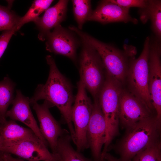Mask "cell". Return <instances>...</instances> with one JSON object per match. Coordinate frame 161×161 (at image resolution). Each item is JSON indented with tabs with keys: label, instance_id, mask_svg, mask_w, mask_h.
Masks as SVG:
<instances>
[{
	"label": "cell",
	"instance_id": "obj_1",
	"mask_svg": "<svg viewBox=\"0 0 161 161\" xmlns=\"http://www.w3.org/2000/svg\"><path fill=\"white\" fill-rule=\"evenodd\" d=\"M46 59L49 67L48 79L44 84L38 85L33 95L30 99V104L39 100H44L56 106L67 125L72 140L74 142L75 132L71 119V111L75 98L71 85L58 70L53 57L48 55Z\"/></svg>",
	"mask_w": 161,
	"mask_h": 161
},
{
	"label": "cell",
	"instance_id": "obj_2",
	"mask_svg": "<svg viewBox=\"0 0 161 161\" xmlns=\"http://www.w3.org/2000/svg\"><path fill=\"white\" fill-rule=\"evenodd\" d=\"M69 28L94 48L101 59L106 72L124 86L131 61L137 54L136 47L125 44L123 49L120 50L98 40L75 26H70Z\"/></svg>",
	"mask_w": 161,
	"mask_h": 161
},
{
	"label": "cell",
	"instance_id": "obj_3",
	"mask_svg": "<svg viewBox=\"0 0 161 161\" xmlns=\"http://www.w3.org/2000/svg\"><path fill=\"white\" fill-rule=\"evenodd\" d=\"M161 123L156 116L140 121L126 129L120 142V161H131L138 154L160 142Z\"/></svg>",
	"mask_w": 161,
	"mask_h": 161
},
{
	"label": "cell",
	"instance_id": "obj_4",
	"mask_svg": "<svg viewBox=\"0 0 161 161\" xmlns=\"http://www.w3.org/2000/svg\"><path fill=\"white\" fill-rule=\"evenodd\" d=\"M123 85L105 72V79L98 100L106 121V140L102 153L108 152L112 140L119 133L120 98Z\"/></svg>",
	"mask_w": 161,
	"mask_h": 161
},
{
	"label": "cell",
	"instance_id": "obj_5",
	"mask_svg": "<svg viewBox=\"0 0 161 161\" xmlns=\"http://www.w3.org/2000/svg\"><path fill=\"white\" fill-rule=\"evenodd\" d=\"M150 43V37L148 36L145 40L143 50L139 57L137 58L135 57L131 60L124 86L126 85L127 87L125 88L156 114L148 86Z\"/></svg>",
	"mask_w": 161,
	"mask_h": 161
},
{
	"label": "cell",
	"instance_id": "obj_6",
	"mask_svg": "<svg viewBox=\"0 0 161 161\" xmlns=\"http://www.w3.org/2000/svg\"><path fill=\"white\" fill-rule=\"evenodd\" d=\"M79 58L80 80L94 99H98L105 79V70L98 53L90 44L81 40Z\"/></svg>",
	"mask_w": 161,
	"mask_h": 161
},
{
	"label": "cell",
	"instance_id": "obj_7",
	"mask_svg": "<svg viewBox=\"0 0 161 161\" xmlns=\"http://www.w3.org/2000/svg\"><path fill=\"white\" fill-rule=\"evenodd\" d=\"M78 91L71 111V117L75 132L77 150L83 151L89 148L86 132L91 116L93 103L89 97L84 85L80 80L77 83Z\"/></svg>",
	"mask_w": 161,
	"mask_h": 161
},
{
	"label": "cell",
	"instance_id": "obj_8",
	"mask_svg": "<svg viewBox=\"0 0 161 161\" xmlns=\"http://www.w3.org/2000/svg\"><path fill=\"white\" fill-rule=\"evenodd\" d=\"M150 37L148 58V86L156 117L161 120V45L155 36Z\"/></svg>",
	"mask_w": 161,
	"mask_h": 161
},
{
	"label": "cell",
	"instance_id": "obj_9",
	"mask_svg": "<svg viewBox=\"0 0 161 161\" xmlns=\"http://www.w3.org/2000/svg\"><path fill=\"white\" fill-rule=\"evenodd\" d=\"M119 116L121 126L127 129L140 121L156 115L124 86L120 98Z\"/></svg>",
	"mask_w": 161,
	"mask_h": 161
},
{
	"label": "cell",
	"instance_id": "obj_10",
	"mask_svg": "<svg viewBox=\"0 0 161 161\" xmlns=\"http://www.w3.org/2000/svg\"><path fill=\"white\" fill-rule=\"evenodd\" d=\"M32 105L38 118L41 132L49 146L52 153L55 154L58 139L69 134V132L61 127L51 114L49 109L54 106L52 103L44 100L41 104L36 102Z\"/></svg>",
	"mask_w": 161,
	"mask_h": 161
},
{
	"label": "cell",
	"instance_id": "obj_11",
	"mask_svg": "<svg viewBox=\"0 0 161 161\" xmlns=\"http://www.w3.org/2000/svg\"><path fill=\"white\" fill-rule=\"evenodd\" d=\"M107 128L98 99H94L91 116L87 128V143L95 161H100L102 149L105 142Z\"/></svg>",
	"mask_w": 161,
	"mask_h": 161
},
{
	"label": "cell",
	"instance_id": "obj_12",
	"mask_svg": "<svg viewBox=\"0 0 161 161\" xmlns=\"http://www.w3.org/2000/svg\"><path fill=\"white\" fill-rule=\"evenodd\" d=\"M36 136L24 140L11 146L0 147V152L16 155L28 161H57Z\"/></svg>",
	"mask_w": 161,
	"mask_h": 161
},
{
	"label": "cell",
	"instance_id": "obj_13",
	"mask_svg": "<svg viewBox=\"0 0 161 161\" xmlns=\"http://www.w3.org/2000/svg\"><path fill=\"white\" fill-rule=\"evenodd\" d=\"M45 40L47 50L64 56L76 63L77 50L79 43L71 31L60 25L47 34Z\"/></svg>",
	"mask_w": 161,
	"mask_h": 161
},
{
	"label": "cell",
	"instance_id": "obj_14",
	"mask_svg": "<svg viewBox=\"0 0 161 161\" xmlns=\"http://www.w3.org/2000/svg\"><path fill=\"white\" fill-rule=\"evenodd\" d=\"M12 104L11 109L7 111L6 117L20 121L26 125L47 147L48 144L41 133L32 112L29 97L25 96L20 90L17 89Z\"/></svg>",
	"mask_w": 161,
	"mask_h": 161
},
{
	"label": "cell",
	"instance_id": "obj_15",
	"mask_svg": "<svg viewBox=\"0 0 161 161\" xmlns=\"http://www.w3.org/2000/svg\"><path fill=\"white\" fill-rule=\"evenodd\" d=\"M129 10L110 0H102L95 10H92L87 21H97L103 24L118 22H130L137 24L138 23L137 19L130 16Z\"/></svg>",
	"mask_w": 161,
	"mask_h": 161
},
{
	"label": "cell",
	"instance_id": "obj_16",
	"mask_svg": "<svg viewBox=\"0 0 161 161\" xmlns=\"http://www.w3.org/2000/svg\"><path fill=\"white\" fill-rule=\"evenodd\" d=\"M68 0H60L54 6L48 8L43 15L38 17L33 22L39 30L38 39L45 40L51 30L61 25L65 20L67 11Z\"/></svg>",
	"mask_w": 161,
	"mask_h": 161
},
{
	"label": "cell",
	"instance_id": "obj_17",
	"mask_svg": "<svg viewBox=\"0 0 161 161\" xmlns=\"http://www.w3.org/2000/svg\"><path fill=\"white\" fill-rule=\"evenodd\" d=\"M35 136L30 129L19 125L15 121L7 120L0 126V147L11 146Z\"/></svg>",
	"mask_w": 161,
	"mask_h": 161
},
{
	"label": "cell",
	"instance_id": "obj_18",
	"mask_svg": "<svg viewBox=\"0 0 161 161\" xmlns=\"http://www.w3.org/2000/svg\"><path fill=\"white\" fill-rule=\"evenodd\" d=\"M140 19L143 23L150 20L151 27L155 36L160 41L161 39V1L148 0L147 6L140 9Z\"/></svg>",
	"mask_w": 161,
	"mask_h": 161
},
{
	"label": "cell",
	"instance_id": "obj_19",
	"mask_svg": "<svg viewBox=\"0 0 161 161\" xmlns=\"http://www.w3.org/2000/svg\"><path fill=\"white\" fill-rule=\"evenodd\" d=\"M71 140L69 134L58 139L56 151L54 154L57 161H91L73 148L71 143Z\"/></svg>",
	"mask_w": 161,
	"mask_h": 161
},
{
	"label": "cell",
	"instance_id": "obj_20",
	"mask_svg": "<svg viewBox=\"0 0 161 161\" xmlns=\"http://www.w3.org/2000/svg\"><path fill=\"white\" fill-rule=\"evenodd\" d=\"M14 82L8 76L4 77L0 81V123L6 121V114L9 105L14 98V93L16 86Z\"/></svg>",
	"mask_w": 161,
	"mask_h": 161
},
{
	"label": "cell",
	"instance_id": "obj_21",
	"mask_svg": "<svg viewBox=\"0 0 161 161\" xmlns=\"http://www.w3.org/2000/svg\"><path fill=\"white\" fill-rule=\"evenodd\" d=\"M53 1L52 0L33 1L26 13L21 17L17 27V31L25 24L34 22L41 13L49 8Z\"/></svg>",
	"mask_w": 161,
	"mask_h": 161
},
{
	"label": "cell",
	"instance_id": "obj_22",
	"mask_svg": "<svg viewBox=\"0 0 161 161\" xmlns=\"http://www.w3.org/2000/svg\"><path fill=\"white\" fill-rule=\"evenodd\" d=\"M73 12L79 29H82L84 24L87 21L92 10L91 1L89 0L72 1Z\"/></svg>",
	"mask_w": 161,
	"mask_h": 161
},
{
	"label": "cell",
	"instance_id": "obj_23",
	"mask_svg": "<svg viewBox=\"0 0 161 161\" xmlns=\"http://www.w3.org/2000/svg\"><path fill=\"white\" fill-rule=\"evenodd\" d=\"M12 3L7 7L0 5V31L16 29L21 17L11 9Z\"/></svg>",
	"mask_w": 161,
	"mask_h": 161
},
{
	"label": "cell",
	"instance_id": "obj_24",
	"mask_svg": "<svg viewBox=\"0 0 161 161\" xmlns=\"http://www.w3.org/2000/svg\"><path fill=\"white\" fill-rule=\"evenodd\" d=\"M161 142L137 154L132 161H161Z\"/></svg>",
	"mask_w": 161,
	"mask_h": 161
},
{
	"label": "cell",
	"instance_id": "obj_25",
	"mask_svg": "<svg viewBox=\"0 0 161 161\" xmlns=\"http://www.w3.org/2000/svg\"><path fill=\"white\" fill-rule=\"evenodd\" d=\"M122 7L129 9L131 7H137L140 9L145 7L148 4V0H110Z\"/></svg>",
	"mask_w": 161,
	"mask_h": 161
},
{
	"label": "cell",
	"instance_id": "obj_26",
	"mask_svg": "<svg viewBox=\"0 0 161 161\" xmlns=\"http://www.w3.org/2000/svg\"><path fill=\"white\" fill-rule=\"evenodd\" d=\"M17 31L16 29L5 30L0 35V59L6 49L12 37Z\"/></svg>",
	"mask_w": 161,
	"mask_h": 161
},
{
	"label": "cell",
	"instance_id": "obj_27",
	"mask_svg": "<svg viewBox=\"0 0 161 161\" xmlns=\"http://www.w3.org/2000/svg\"><path fill=\"white\" fill-rule=\"evenodd\" d=\"M0 155L1 158L6 161H25L20 158L13 157L11 154L0 152Z\"/></svg>",
	"mask_w": 161,
	"mask_h": 161
},
{
	"label": "cell",
	"instance_id": "obj_28",
	"mask_svg": "<svg viewBox=\"0 0 161 161\" xmlns=\"http://www.w3.org/2000/svg\"><path fill=\"white\" fill-rule=\"evenodd\" d=\"M104 160L106 161H120L119 160L108 152L104 156Z\"/></svg>",
	"mask_w": 161,
	"mask_h": 161
},
{
	"label": "cell",
	"instance_id": "obj_29",
	"mask_svg": "<svg viewBox=\"0 0 161 161\" xmlns=\"http://www.w3.org/2000/svg\"><path fill=\"white\" fill-rule=\"evenodd\" d=\"M0 161H2V159L0 155Z\"/></svg>",
	"mask_w": 161,
	"mask_h": 161
},
{
	"label": "cell",
	"instance_id": "obj_30",
	"mask_svg": "<svg viewBox=\"0 0 161 161\" xmlns=\"http://www.w3.org/2000/svg\"><path fill=\"white\" fill-rule=\"evenodd\" d=\"M1 159H2V161H6V160L2 159V158H1Z\"/></svg>",
	"mask_w": 161,
	"mask_h": 161
},
{
	"label": "cell",
	"instance_id": "obj_31",
	"mask_svg": "<svg viewBox=\"0 0 161 161\" xmlns=\"http://www.w3.org/2000/svg\"><path fill=\"white\" fill-rule=\"evenodd\" d=\"M103 161H106V160H103Z\"/></svg>",
	"mask_w": 161,
	"mask_h": 161
},
{
	"label": "cell",
	"instance_id": "obj_32",
	"mask_svg": "<svg viewBox=\"0 0 161 161\" xmlns=\"http://www.w3.org/2000/svg\"><path fill=\"white\" fill-rule=\"evenodd\" d=\"M1 124L0 123V126H1Z\"/></svg>",
	"mask_w": 161,
	"mask_h": 161
}]
</instances>
